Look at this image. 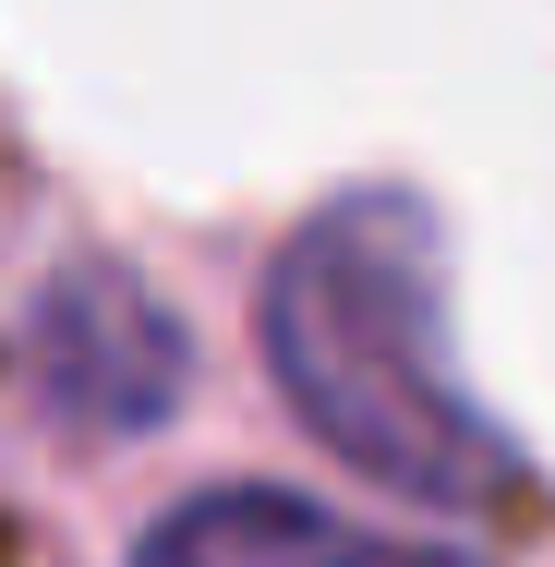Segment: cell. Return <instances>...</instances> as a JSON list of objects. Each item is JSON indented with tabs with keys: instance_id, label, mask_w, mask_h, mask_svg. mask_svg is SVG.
Returning a JSON list of instances; mask_svg holds the SVG:
<instances>
[{
	"instance_id": "6da1fadb",
	"label": "cell",
	"mask_w": 555,
	"mask_h": 567,
	"mask_svg": "<svg viewBox=\"0 0 555 567\" xmlns=\"http://www.w3.org/2000/svg\"><path fill=\"white\" fill-rule=\"evenodd\" d=\"M266 374L362 483L435 519H520L544 483L446 350V218L411 182L327 194L266 254Z\"/></svg>"
},
{
	"instance_id": "7a4b0ae2",
	"label": "cell",
	"mask_w": 555,
	"mask_h": 567,
	"mask_svg": "<svg viewBox=\"0 0 555 567\" xmlns=\"http://www.w3.org/2000/svg\"><path fill=\"white\" fill-rule=\"evenodd\" d=\"M24 386H37V411H49L61 435L133 447V435H157V423L182 411L194 339H182V315H169L133 266L73 254V266L37 278V302H24Z\"/></svg>"
},
{
	"instance_id": "3957f363",
	"label": "cell",
	"mask_w": 555,
	"mask_h": 567,
	"mask_svg": "<svg viewBox=\"0 0 555 567\" xmlns=\"http://www.w3.org/2000/svg\"><path fill=\"white\" fill-rule=\"evenodd\" d=\"M133 567H411V544H374L290 483H206L133 544Z\"/></svg>"
},
{
	"instance_id": "277c9868",
	"label": "cell",
	"mask_w": 555,
	"mask_h": 567,
	"mask_svg": "<svg viewBox=\"0 0 555 567\" xmlns=\"http://www.w3.org/2000/svg\"><path fill=\"white\" fill-rule=\"evenodd\" d=\"M435 567H446V556H435Z\"/></svg>"
}]
</instances>
